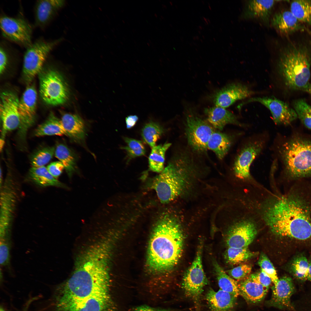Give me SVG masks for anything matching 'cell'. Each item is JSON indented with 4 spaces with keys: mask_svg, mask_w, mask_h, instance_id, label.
<instances>
[{
    "mask_svg": "<svg viewBox=\"0 0 311 311\" xmlns=\"http://www.w3.org/2000/svg\"><path fill=\"white\" fill-rule=\"evenodd\" d=\"M55 151V148L53 146L44 147L37 151L31 158L30 163L32 167L44 166L52 159Z\"/></svg>",
    "mask_w": 311,
    "mask_h": 311,
    "instance_id": "74e56055",
    "label": "cell"
},
{
    "mask_svg": "<svg viewBox=\"0 0 311 311\" xmlns=\"http://www.w3.org/2000/svg\"><path fill=\"white\" fill-rule=\"evenodd\" d=\"M5 44H1L0 47V73L4 71L7 65L10 53L11 52Z\"/></svg>",
    "mask_w": 311,
    "mask_h": 311,
    "instance_id": "f6af8a7d",
    "label": "cell"
},
{
    "mask_svg": "<svg viewBox=\"0 0 311 311\" xmlns=\"http://www.w3.org/2000/svg\"><path fill=\"white\" fill-rule=\"evenodd\" d=\"M0 311H5L3 309V308L1 307L0 308Z\"/></svg>",
    "mask_w": 311,
    "mask_h": 311,
    "instance_id": "f5cc1de1",
    "label": "cell"
},
{
    "mask_svg": "<svg viewBox=\"0 0 311 311\" xmlns=\"http://www.w3.org/2000/svg\"><path fill=\"white\" fill-rule=\"evenodd\" d=\"M64 1L58 0H40L35 8V25L43 29L50 22L58 11L63 6Z\"/></svg>",
    "mask_w": 311,
    "mask_h": 311,
    "instance_id": "44dd1931",
    "label": "cell"
},
{
    "mask_svg": "<svg viewBox=\"0 0 311 311\" xmlns=\"http://www.w3.org/2000/svg\"><path fill=\"white\" fill-rule=\"evenodd\" d=\"M264 145L262 140H257L248 143L242 148L234 164V171L236 177L241 179L250 177V166L261 151Z\"/></svg>",
    "mask_w": 311,
    "mask_h": 311,
    "instance_id": "e0dca14e",
    "label": "cell"
},
{
    "mask_svg": "<svg viewBox=\"0 0 311 311\" xmlns=\"http://www.w3.org/2000/svg\"><path fill=\"white\" fill-rule=\"evenodd\" d=\"M0 187L1 186L2 184V171L1 168H0Z\"/></svg>",
    "mask_w": 311,
    "mask_h": 311,
    "instance_id": "f907efd6",
    "label": "cell"
},
{
    "mask_svg": "<svg viewBox=\"0 0 311 311\" xmlns=\"http://www.w3.org/2000/svg\"><path fill=\"white\" fill-rule=\"evenodd\" d=\"M184 237L175 217L167 213L161 215L155 223L149 245L147 264L150 268L162 271L174 267L181 256Z\"/></svg>",
    "mask_w": 311,
    "mask_h": 311,
    "instance_id": "3957f363",
    "label": "cell"
},
{
    "mask_svg": "<svg viewBox=\"0 0 311 311\" xmlns=\"http://www.w3.org/2000/svg\"><path fill=\"white\" fill-rule=\"evenodd\" d=\"M271 24L279 33L289 35L295 33L308 30L289 10L276 12L270 20Z\"/></svg>",
    "mask_w": 311,
    "mask_h": 311,
    "instance_id": "ffe728a7",
    "label": "cell"
},
{
    "mask_svg": "<svg viewBox=\"0 0 311 311\" xmlns=\"http://www.w3.org/2000/svg\"><path fill=\"white\" fill-rule=\"evenodd\" d=\"M19 100L14 93L5 92L1 95L0 114L2 122L1 136L6 133L18 128L20 120L18 111Z\"/></svg>",
    "mask_w": 311,
    "mask_h": 311,
    "instance_id": "9a60e30c",
    "label": "cell"
},
{
    "mask_svg": "<svg viewBox=\"0 0 311 311\" xmlns=\"http://www.w3.org/2000/svg\"><path fill=\"white\" fill-rule=\"evenodd\" d=\"M255 93L244 84L232 83L217 91L214 96L213 101L215 106L226 109L236 101L251 97Z\"/></svg>",
    "mask_w": 311,
    "mask_h": 311,
    "instance_id": "d6986e66",
    "label": "cell"
},
{
    "mask_svg": "<svg viewBox=\"0 0 311 311\" xmlns=\"http://www.w3.org/2000/svg\"><path fill=\"white\" fill-rule=\"evenodd\" d=\"M257 233L255 224L249 220L237 223L230 228L226 238L228 247H248L253 241Z\"/></svg>",
    "mask_w": 311,
    "mask_h": 311,
    "instance_id": "ac0fdd59",
    "label": "cell"
},
{
    "mask_svg": "<svg viewBox=\"0 0 311 311\" xmlns=\"http://www.w3.org/2000/svg\"><path fill=\"white\" fill-rule=\"evenodd\" d=\"M280 153L285 170L291 177H311V139L293 135L282 145Z\"/></svg>",
    "mask_w": 311,
    "mask_h": 311,
    "instance_id": "8992f818",
    "label": "cell"
},
{
    "mask_svg": "<svg viewBox=\"0 0 311 311\" xmlns=\"http://www.w3.org/2000/svg\"><path fill=\"white\" fill-rule=\"evenodd\" d=\"M10 237L0 238V263L1 266L8 267L10 263Z\"/></svg>",
    "mask_w": 311,
    "mask_h": 311,
    "instance_id": "b9f144b4",
    "label": "cell"
},
{
    "mask_svg": "<svg viewBox=\"0 0 311 311\" xmlns=\"http://www.w3.org/2000/svg\"><path fill=\"white\" fill-rule=\"evenodd\" d=\"M202 242L198 245L195 257L187 270L183 280L182 285L185 295L198 302L208 281L204 273L202 262Z\"/></svg>",
    "mask_w": 311,
    "mask_h": 311,
    "instance_id": "30bf717a",
    "label": "cell"
},
{
    "mask_svg": "<svg viewBox=\"0 0 311 311\" xmlns=\"http://www.w3.org/2000/svg\"><path fill=\"white\" fill-rule=\"evenodd\" d=\"M307 92L308 93L310 94L311 95V83L310 84L309 86Z\"/></svg>",
    "mask_w": 311,
    "mask_h": 311,
    "instance_id": "816d5d0a",
    "label": "cell"
},
{
    "mask_svg": "<svg viewBox=\"0 0 311 311\" xmlns=\"http://www.w3.org/2000/svg\"><path fill=\"white\" fill-rule=\"evenodd\" d=\"M213 266L220 289L237 297L239 295L238 282L228 276L216 261Z\"/></svg>",
    "mask_w": 311,
    "mask_h": 311,
    "instance_id": "4dcf8cb0",
    "label": "cell"
},
{
    "mask_svg": "<svg viewBox=\"0 0 311 311\" xmlns=\"http://www.w3.org/2000/svg\"><path fill=\"white\" fill-rule=\"evenodd\" d=\"M253 102L259 103L268 109L276 124L287 126L298 117L294 109L291 108L286 103L274 97L252 98L242 104Z\"/></svg>",
    "mask_w": 311,
    "mask_h": 311,
    "instance_id": "2e32d148",
    "label": "cell"
},
{
    "mask_svg": "<svg viewBox=\"0 0 311 311\" xmlns=\"http://www.w3.org/2000/svg\"><path fill=\"white\" fill-rule=\"evenodd\" d=\"M112 244L101 240L85 251L72 276L62 285L59 298H82L109 292Z\"/></svg>",
    "mask_w": 311,
    "mask_h": 311,
    "instance_id": "6da1fadb",
    "label": "cell"
},
{
    "mask_svg": "<svg viewBox=\"0 0 311 311\" xmlns=\"http://www.w3.org/2000/svg\"><path fill=\"white\" fill-rule=\"evenodd\" d=\"M34 134L35 136L38 137L67 135L61 120L52 112L50 113L46 120L37 127Z\"/></svg>",
    "mask_w": 311,
    "mask_h": 311,
    "instance_id": "f546056e",
    "label": "cell"
},
{
    "mask_svg": "<svg viewBox=\"0 0 311 311\" xmlns=\"http://www.w3.org/2000/svg\"><path fill=\"white\" fill-rule=\"evenodd\" d=\"M164 132L162 127L157 123L150 122L146 124L142 130L143 139L151 147L156 146L157 141Z\"/></svg>",
    "mask_w": 311,
    "mask_h": 311,
    "instance_id": "d590c367",
    "label": "cell"
},
{
    "mask_svg": "<svg viewBox=\"0 0 311 311\" xmlns=\"http://www.w3.org/2000/svg\"><path fill=\"white\" fill-rule=\"evenodd\" d=\"M60 120L67 136L76 142L84 140L86 134L85 125L79 115L66 113L62 115Z\"/></svg>",
    "mask_w": 311,
    "mask_h": 311,
    "instance_id": "4316f807",
    "label": "cell"
},
{
    "mask_svg": "<svg viewBox=\"0 0 311 311\" xmlns=\"http://www.w3.org/2000/svg\"><path fill=\"white\" fill-rule=\"evenodd\" d=\"M253 281L259 283L264 287L268 289L272 281L270 278L262 270L249 276Z\"/></svg>",
    "mask_w": 311,
    "mask_h": 311,
    "instance_id": "ee69618b",
    "label": "cell"
},
{
    "mask_svg": "<svg viewBox=\"0 0 311 311\" xmlns=\"http://www.w3.org/2000/svg\"><path fill=\"white\" fill-rule=\"evenodd\" d=\"M237 297L220 289L217 291L211 288L206 295L211 311H230Z\"/></svg>",
    "mask_w": 311,
    "mask_h": 311,
    "instance_id": "d4e9b609",
    "label": "cell"
},
{
    "mask_svg": "<svg viewBox=\"0 0 311 311\" xmlns=\"http://www.w3.org/2000/svg\"><path fill=\"white\" fill-rule=\"evenodd\" d=\"M124 140L127 145L122 148L126 151L130 157L134 158L145 154V147L142 141L128 137H125Z\"/></svg>",
    "mask_w": 311,
    "mask_h": 311,
    "instance_id": "ab89813d",
    "label": "cell"
},
{
    "mask_svg": "<svg viewBox=\"0 0 311 311\" xmlns=\"http://www.w3.org/2000/svg\"><path fill=\"white\" fill-rule=\"evenodd\" d=\"M54 155L63 164L69 177H71L76 170V159L73 153L66 145L59 143L55 148Z\"/></svg>",
    "mask_w": 311,
    "mask_h": 311,
    "instance_id": "1f68e13d",
    "label": "cell"
},
{
    "mask_svg": "<svg viewBox=\"0 0 311 311\" xmlns=\"http://www.w3.org/2000/svg\"><path fill=\"white\" fill-rule=\"evenodd\" d=\"M138 120V117L135 115L128 116L126 118L125 120L127 129H130L133 127Z\"/></svg>",
    "mask_w": 311,
    "mask_h": 311,
    "instance_id": "c3c4849f",
    "label": "cell"
},
{
    "mask_svg": "<svg viewBox=\"0 0 311 311\" xmlns=\"http://www.w3.org/2000/svg\"><path fill=\"white\" fill-rule=\"evenodd\" d=\"M37 98L36 89L31 85L26 87L19 100L18 109L20 123L18 135L22 141L25 140L28 131L35 122Z\"/></svg>",
    "mask_w": 311,
    "mask_h": 311,
    "instance_id": "5bb4252c",
    "label": "cell"
},
{
    "mask_svg": "<svg viewBox=\"0 0 311 311\" xmlns=\"http://www.w3.org/2000/svg\"><path fill=\"white\" fill-rule=\"evenodd\" d=\"M290 10L301 23L311 27V0H294Z\"/></svg>",
    "mask_w": 311,
    "mask_h": 311,
    "instance_id": "d6a6232c",
    "label": "cell"
},
{
    "mask_svg": "<svg viewBox=\"0 0 311 311\" xmlns=\"http://www.w3.org/2000/svg\"><path fill=\"white\" fill-rule=\"evenodd\" d=\"M185 132L188 143L191 149L198 153L207 149L210 137L215 131L208 122L191 113L186 116Z\"/></svg>",
    "mask_w": 311,
    "mask_h": 311,
    "instance_id": "9c48e42d",
    "label": "cell"
},
{
    "mask_svg": "<svg viewBox=\"0 0 311 311\" xmlns=\"http://www.w3.org/2000/svg\"><path fill=\"white\" fill-rule=\"evenodd\" d=\"M238 282L239 295L247 302L258 303L264 298L268 289L253 280L249 277Z\"/></svg>",
    "mask_w": 311,
    "mask_h": 311,
    "instance_id": "484cf974",
    "label": "cell"
},
{
    "mask_svg": "<svg viewBox=\"0 0 311 311\" xmlns=\"http://www.w3.org/2000/svg\"><path fill=\"white\" fill-rule=\"evenodd\" d=\"M46 168L49 173L57 179L61 175L65 169L63 165L60 161L52 162Z\"/></svg>",
    "mask_w": 311,
    "mask_h": 311,
    "instance_id": "bcb514c9",
    "label": "cell"
},
{
    "mask_svg": "<svg viewBox=\"0 0 311 311\" xmlns=\"http://www.w3.org/2000/svg\"><path fill=\"white\" fill-rule=\"evenodd\" d=\"M293 107L302 123L311 130V106L304 100L299 99L294 102Z\"/></svg>",
    "mask_w": 311,
    "mask_h": 311,
    "instance_id": "f35d334b",
    "label": "cell"
},
{
    "mask_svg": "<svg viewBox=\"0 0 311 311\" xmlns=\"http://www.w3.org/2000/svg\"><path fill=\"white\" fill-rule=\"evenodd\" d=\"M197 164L191 155L183 151L154 178L151 187L162 203H169L185 191L197 173Z\"/></svg>",
    "mask_w": 311,
    "mask_h": 311,
    "instance_id": "277c9868",
    "label": "cell"
},
{
    "mask_svg": "<svg viewBox=\"0 0 311 311\" xmlns=\"http://www.w3.org/2000/svg\"><path fill=\"white\" fill-rule=\"evenodd\" d=\"M109 292L82 298L58 299V311H104L110 301Z\"/></svg>",
    "mask_w": 311,
    "mask_h": 311,
    "instance_id": "4fadbf2b",
    "label": "cell"
},
{
    "mask_svg": "<svg viewBox=\"0 0 311 311\" xmlns=\"http://www.w3.org/2000/svg\"><path fill=\"white\" fill-rule=\"evenodd\" d=\"M268 225L276 235L305 240L311 237V210L301 197H283L266 211Z\"/></svg>",
    "mask_w": 311,
    "mask_h": 311,
    "instance_id": "7a4b0ae2",
    "label": "cell"
},
{
    "mask_svg": "<svg viewBox=\"0 0 311 311\" xmlns=\"http://www.w3.org/2000/svg\"><path fill=\"white\" fill-rule=\"evenodd\" d=\"M0 26L2 35L7 39L26 48L32 43V27L22 16L12 17L3 15Z\"/></svg>",
    "mask_w": 311,
    "mask_h": 311,
    "instance_id": "8fae6325",
    "label": "cell"
},
{
    "mask_svg": "<svg viewBox=\"0 0 311 311\" xmlns=\"http://www.w3.org/2000/svg\"><path fill=\"white\" fill-rule=\"evenodd\" d=\"M251 269V265L243 264L228 270L227 272L230 276L238 281H241L249 276Z\"/></svg>",
    "mask_w": 311,
    "mask_h": 311,
    "instance_id": "7bdbcfd3",
    "label": "cell"
},
{
    "mask_svg": "<svg viewBox=\"0 0 311 311\" xmlns=\"http://www.w3.org/2000/svg\"><path fill=\"white\" fill-rule=\"evenodd\" d=\"M209 8H210V9L211 10V8L210 7V6H209Z\"/></svg>",
    "mask_w": 311,
    "mask_h": 311,
    "instance_id": "db71d44e",
    "label": "cell"
},
{
    "mask_svg": "<svg viewBox=\"0 0 311 311\" xmlns=\"http://www.w3.org/2000/svg\"><path fill=\"white\" fill-rule=\"evenodd\" d=\"M307 279L311 281V261L309 262Z\"/></svg>",
    "mask_w": 311,
    "mask_h": 311,
    "instance_id": "681fc988",
    "label": "cell"
},
{
    "mask_svg": "<svg viewBox=\"0 0 311 311\" xmlns=\"http://www.w3.org/2000/svg\"><path fill=\"white\" fill-rule=\"evenodd\" d=\"M43 71L39 77V92L42 99L51 105L63 104L68 99V92L63 78L53 69Z\"/></svg>",
    "mask_w": 311,
    "mask_h": 311,
    "instance_id": "ba28073f",
    "label": "cell"
},
{
    "mask_svg": "<svg viewBox=\"0 0 311 311\" xmlns=\"http://www.w3.org/2000/svg\"><path fill=\"white\" fill-rule=\"evenodd\" d=\"M233 139L228 134L215 130L208 142L207 149L212 151L219 159L221 160L227 153L232 143Z\"/></svg>",
    "mask_w": 311,
    "mask_h": 311,
    "instance_id": "83f0119b",
    "label": "cell"
},
{
    "mask_svg": "<svg viewBox=\"0 0 311 311\" xmlns=\"http://www.w3.org/2000/svg\"><path fill=\"white\" fill-rule=\"evenodd\" d=\"M258 263L261 269L270 278L274 286H276L279 279L273 264L265 254H261Z\"/></svg>",
    "mask_w": 311,
    "mask_h": 311,
    "instance_id": "60d3db41",
    "label": "cell"
},
{
    "mask_svg": "<svg viewBox=\"0 0 311 311\" xmlns=\"http://www.w3.org/2000/svg\"><path fill=\"white\" fill-rule=\"evenodd\" d=\"M309 261L303 256L294 258L290 266V272L296 278L304 281L307 279Z\"/></svg>",
    "mask_w": 311,
    "mask_h": 311,
    "instance_id": "8d00e7d4",
    "label": "cell"
},
{
    "mask_svg": "<svg viewBox=\"0 0 311 311\" xmlns=\"http://www.w3.org/2000/svg\"><path fill=\"white\" fill-rule=\"evenodd\" d=\"M14 182L10 179L0 187V237L10 235L12 223L17 201Z\"/></svg>",
    "mask_w": 311,
    "mask_h": 311,
    "instance_id": "7c38bea8",
    "label": "cell"
},
{
    "mask_svg": "<svg viewBox=\"0 0 311 311\" xmlns=\"http://www.w3.org/2000/svg\"><path fill=\"white\" fill-rule=\"evenodd\" d=\"M278 67L286 85L307 92L311 65V41L291 42L282 50Z\"/></svg>",
    "mask_w": 311,
    "mask_h": 311,
    "instance_id": "5b68a950",
    "label": "cell"
},
{
    "mask_svg": "<svg viewBox=\"0 0 311 311\" xmlns=\"http://www.w3.org/2000/svg\"><path fill=\"white\" fill-rule=\"evenodd\" d=\"M29 175L34 182L41 187L54 186L69 189L66 185L53 177L45 166L32 167L29 170Z\"/></svg>",
    "mask_w": 311,
    "mask_h": 311,
    "instance_id": "f1b7e54d",
    "label": "cell"
},
{
    "mask_svg": "<svg viewBox=\"0 0 311 311\" xmlns=\"http://www.w3.org/2000/svg\"><path fill=\"white\" fill-rule=\"evenodd\" d=\"M60 40L47 41L41 38L26 48L23 66V76L26 81L30 83L41 71L48 54Z\"/></svg>",
    "mask_w": 311,
    "mask_h": 311,
    "instance_id": "52a82bcc",
    "label": "cell"
},
{
    "mask_svg": "<svg viewBox=\"0 0 311 311\" xmlns=\"http://www.w3.org/2000/svg\"><path fill=\"white\" fill-rule=\"evenodd\" d=\"M129 311H172L166 308L154 307L146 305L134 307Z\"/></svg>",
    "mask_w": 311,
    "mask_h": 311,
    "instance_id": "7dc6e473",
    "label": "cell"
},
{
    "mask_svg": "<svg viewBox=\"0 0 311 311\" xmlns=\"http://www.w3.org/2000/svg\"><path fill=\"white\" fill-rule=\"evenodd\" d=\"M256 254V253L251 251L248 247L240 248L229 247L226 251L225 257L229 263L236 265L249 260Z\"/></svg>",
    "mask_w": 311,
    "mask_h": 311,
    "instance_id": "e575fe53",
    "label": "cell"
},
{
    "mask_svg": "<svg viewBox=\"0 0 311 311\" xmlns=\"http://www.w3.org/2000/svg\"><path fill=\"white\" fill-rule=\"evenodd\" d=\"M294 290V284L291 278L285 276L280 278L278 279L276 285L272 288L270 304L278 307H289L290 298Z\"/></svg>",
    "mask_w": 311,
    "mask_h": 311,
    "instance_id": "603a6c76",
    "label": "cell"
},
{
    "mask_svg": "<svg viewBox=\"0 0 311 311\" xmlns=\"http://www.w3.org/2000/svg\"><path fill=\"white\" fill-rule=\"evenodd\" d=\"M275 3L274 0L248 1L246 5L243 17L246 19L259 20L268 25L269 23L272 10Z\"/></svg>",
    "mask_w": 311,
    "mask_h": 311,
    "instance_id": "7402d4cb",
    "label": "cell"
},
{
    "mask_svg": "<svg viewBox=\"0 0 311 311\" xmlns=\"http://www.w3.org/2000/svg\"><path fill=\"white\" fill-rule=\"evenodd\" d=\"M171 145L170 143L155 146L152 148L149 158L150 170L160 173L164 170L165 155L166 151Z\"/></svg>",
    "mask_w": 311,
    "mask_h": 311,
    "instance_id": "836d02e7",
    "label": "cell"
},
{
    "mask_svg": "<svg viewBox=\"0 0 311 311\" xmlns=\"http://www.w3.org/2000/svg\"><path fill=\"white\" fill-rule=\"evenodd\" d=\"M204 111L208 122L214 128L219 130H222L226 125L230 124L244 126L234 114L225 108L215 106L205 108Z\"/></svg>",
    "mask_w": 311,
    "mask_h": 311,
    "instance_id": "cb8c5ba5",
    "label": "cell"
}]
</instances>
